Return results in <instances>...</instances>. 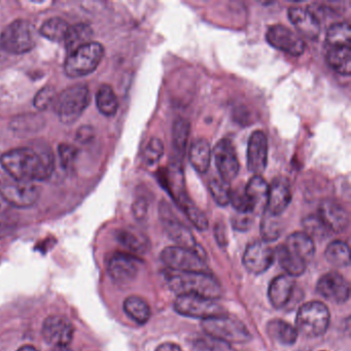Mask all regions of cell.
<instances>
[{
  "label": "cell",
  "instance_id": "cell-18",
  "mask_svg": "<svg viewBox=\"0 0 351 351\" xmlns=\"http://www.w3.org/2000/svg\"><path fill=\"white\" fill-rule=\"evenodd\" d=\"M293 198L291 186L289 180L283 176L274 178L269 186L268 198H267L265 210L271 215L280 217L289 207Z\"/></svg>",
  "mask_w": 351,
  "mask_h": 351
},
{
  "label": "cell",
  "instance_id": "cell-32",
  "mask_svg": "<svg viewBox=\"0 0 351 351\" xmlns=\"http://www.w3.org/2000/svg\"><path fill=\"white\" fill-rule=\"evenodd\" d=\"M98 110L106 117H114L119 110V99L110 85H102L96 94Z\"/></svg>",
  "mask_w": 351,
  "mask_h": 351
},
{
  "label": "cell",
  "instance_id": "cell-17",
  "mask_svg": "<svg viewBox=\"0 0 351 351\" xmlns=\"http://www.w3.org/2000/svg\"><path fill=\"white\" fill-rule=\"evenodd\" d=\"M275 252L267 242L258 240L248 244L243 254V264L252 274L266 272L274 262Z\"/></svg>",
  "mask_w": 351,
  "mask_h": 351
},
{
  "label": "cell",
  "instance_id": "cell-39",
  "mask_svg": "<svg viewBox=\"0 0 351 351\" xmlns=\"http://www.w3.org/2000/svg\"><path fill=\"white\" fill-rule=\"evenodd\" d=\"M164 155V145L159 138L151 139L149 145L145 147V154H143V160L147 166H154L161 160Z\"/></svg>",
  "mask_w": 351,
  "mask_h": 351
},
{
  "label": "cell",
  "instance_id": "cell-43",
  "mask_svg": "<svg viewBox=\"0 0 351 351\" xmlns=\"http://www.w3.org/2000/svg\"><path fill=\"white\" fill-rule=\"evenodd\" d=\"M59 158L60 164L64 169H69L75 163L77 157V147L69 143H61L58 147Z\"/></svg>",
  "mask_w": 351,
  "mask_h": 351
},
{
  "label": "cell",
  "instance_id": "cell-44",
  "mask_svg": "<svg viewBox=\"0 0 351 351\" xmlns=\"http://www.w3.org/2000/svg\"><path fill=\"white\" fill-rule=\"evenodd\" d=\"M252 223H254L252 215H248V213H237V215H235L232 219V225H233L234 229L241 232L247 231Z\"/></svg>",
  "mask_w": 351,
  "mask_h": 351
},
{
  "label": "cell",
  "instance_id": "cell-1",
  "mask_svg": "<svg viewBox=\"0 0 351 351\" xmlns=\"http://www.w3.org/2000/svg\"><path fill=\"white\" fill-rule=\"evenodd\" d=\"M0 163L10 178L17 182L48 180L55 168L54 156L47 149H11L0 157Z\"/></svg>",
  "mask_w": 351,
  "mask_h": 351
},
{
  "label": "cell",
  "instance_id": "cell-40",
  "mask_svg": "<svg viewBox=\"0 0 351 351\" xmlns=\"http://www.w3.org/2000/svg\"><path fill=\"white\" fill-rule=\"evenodd\" d=\"M230 203H232L238 213L252 215L254 213V207H252L250 201L248 200L247 196L244 192V189H242V190H232Z\"/></svg>",
  "mask_w": 351,
  "mask_h": 351
},
{
  "label": "cell",
  "instance_id": "cell-33",
  "mask_svg": "<svg viewBox=\"0 0 351 351\" xmlns=\"http://www.w3.org/2000/svg\"><path fill=\"white\" fill-rule=\"evenodd\" d=\"M275 256H277L279 264H280L283 270L289 276H300V275L305 272L307 264L304 261H302L301 258H297V256L291 254V252H287L285 246H279L277 248V252H275Z\"/></svg>",
  "mask_w": 351,
  "mask_h": 351
},
{
  "label": "cell",
  "instance_id": "cell-14",
  "mask_svg": "<svg viewBox=\"0 0 351 351\" xmlns=\"http://www.w3.org/2000/svg\"><path fill=\"white\" fill-rule=\"evenodd\" d=\"M141 261L127 252H116L108 261V271L110 278L118 285H129L136 278Z\"/></svg>",
  "mask_w": 351,
  "mask_h": 351
},
{
  "label": "cell",
  "instance_id": "cell-29",
  "mask_svg": "<svg viewBox=\"0 0 351 351\" xmlns=\"http://www.w3.org/2000/svg\"><path fill=\"white\" fill-rule=\"evenodd\" d=\"M117 239L127 250L135 254H145L149 250V241L145 235L133 230H119Z\"/></svg>",
  "mask_w": 351,
  "mask_h": 351
},
{
  "label": "cell",
  "instance_id": "cell-23",
  "mask_svg": "<svg viewBox=\"0 0 351 351\" xmlns=\"http://www.w3.org/2000/svg\"><path fill=\"white\" fill-rule=\"evenodd\" d=\"M287 252L308 264L315 254V244L313 239L305 232L291 234L283 244Z\"/></svg>",
  "mask_w": 351,
  "mask_h": 351
},
{
  "label": "cell",
  "instance_id": "cell-37",
  "mask_svg": "<svg viewBox=\"0 0 351 351\" xmlns=\"http://www.w3.org/2000/svg\"><path fill=\"white\" fill-rule=\"evenodd\" d=\"M190 134V123L184 119H178L172 128V145L176 156L182 159L186 153V143Z\"/></svg>",
  "mask_w": 351,
  "mask_h": 351
},
{
  "label": "cell",
  "instance_id": "cell-34",
  "mask_svg": "<svg viewBox=\"0 0 351 351\" xmlns=\"http://www.w3.org/2000/svg\"><path fill=\"white\" fill-rule=\"evenodd\" d=\"M324 256L335 267H348L350 264L348 245L341 240L330 242L326 248Z\"/></svg>",
  "mask_w": 351,
  "mask_h": 351
},
{
  "label": "cell",
  "instance_id": "cell-11",
  "mask_svg": "<svg viewBox=\"0 0 351 351\" xmlns=\"http://www.w3.org/2000/svg\"><path fill=\"white\" fill-rule=\"evenodd\" d=\"M0 195L12 206L26 208L38 202L40 191L34 182L7 180L0 188Z\"/></svg>",
  "mask_w": 351,
  "mask_h": 351
},
{
  "label": "cell",
  "instance_id": "cell-27",
  "mask_svg": "<svg viewBox=\"0 0 351 351\" xmlns=\"http://www.w3.org/2000/svg\"><path fill=\"white\" fill-rule=\"evenodd\" d=\"M326 61L332 71L348 77L351 73V47L328 48Z\"/></svg>",
  "mask_w": 351,
  "mask_h": 351
},
{
  "label": "cell",
  "instance_id": "cell-2",
  "mask_svg": "<svg viewBox=\"0 0 351 351\" xmlns=\"http://www.w3.org/2000/svg\"><path fill=\"white\" fill-rule=\"evenodd\" d=\"M166 279L178 295H194L217 301L223 295L219 280L208 273L173 271L166 274Z\"/></svg>",
  "mask_w": 351,
  "mask_h": 351
},
{
  "label": "cell",
  "instance_id": "cell-45",
  "mask_svg": "<svg viewBox=\"0 0 351 351\" xmlns=\"http://www.w3.org/2000/svg\"><path fill=\"white\" fill-rule=\"evenodd\" d=\"M133 209H134V215L135 217L138 219H143L147 215V204L143 199H139L135 202L134 206H133Z\"/></svg>",
  "mask_w": 351,
  "mask_h": 351
},
{
  "label": "cell",
  "instance_id": "cell-21",
  "mask_svg": "<svg viewBox=\"0 0 351 351\" xmlns=\"http://www.w3.org/2000/svg\"><path fill=\"white\" fill-rule=\"evenodd\" d=\"M289 19L304 38L315 40L319 36L320 22L309 10L301 7L289 8Z\"/></svg>",
  "mask_w": 351,
  "mask_h": 351
},
{
  "label": "cell",
  "instance_id": "cell-47",
  "mask_svg": "<svg viewBox=\"0 0 351 351\" xmlns=\"http://www.w3.org/2000/svg\"><path fill=\"white\" fill-rule=\"evenodd\" d=\"M18 351H38L36 347L32 346V345H24L21 348L18 349Z\"/></svg>",
  "mask_w": 351,
  "mask_h": 351
},
{
  "label": "cell",
  "instance_id": "cell-22",
  "mask_svg": "<svg viewBox=\"0 0 351 351\" xmlns=\"http://www.w3.org/2000/svg\"><path fill=\"white\" fill-rule=\"evenodd\" d=\"M295 289V280L287 274L279 275L271 281L268 289L269 300L273 307L282 309L291 302Z\"/></svg>",
  "mask_w": 351,
  "mask_h": 351
},
{
  "label": "cell",
  "instance_id": "cell-13",
  "mask_svg": "<svg viewBox=\"0 0 351 351\" xmlns=\"http://www.w3.org/2000/svg\"><path fill=\"white\" fill-rule=\"evenodd\" d=\"M43 337L48 344L64 348L71 344L75 335V328L64 316H49L43 326Z\"/></svg>",
  "mask_w": 351,
  "mask_h": 351
},
{
  "label": "cell",
  "instance_id": "cell-28",
  "mask_svg": "<svg viewBox=\"0 0 351 351\" xmlns=\"http://www.w3.org/2000/svg\"><path fill=\"white\" fill-rule=\"evenodd\" d=\"M93 38V29L88 24L79 23L69 26L65 36V47L69 53L89 44Z\"/></svg>",
  "mask_w": 351,
  "mask_h": 351
},
{
  "label": "cell",
  "instance_id": "cell-4",
  "mask_svg": "<svg viewBox=\"0 0 351 351\" xmlns=\"http://www.w3.org/2000/svg\"><path fill=\"white\" fill-rule=\"evenodd\" d=\"M38 32L32 22L18 19L12 22L0 34V47L10 54L21 55L34 50Z\"/></svg>",
  "mask_w": 351,
  "mask_h": 351
},
{
  "label": "cell",
  "instance_id": "cell-31",
  "mask_svg": "<svg viewBox=\"0 0 351 351\" xmlns=\"http://www.w3.org/2000/svg\"><path fill=\"white\" fill-rule=\"evenodd\" d=\"M328 48L351 47L350 25L347 22H336L328 28L326 36Z\"/></svg>",
  "mask_w": 351,
  "mask_h": 351
},
{
  "label": "cell",
  "instance_id": "cell-5",
  "mask_svg": "<svg viewBox=\"0 0 351 351\" xmlns=\"http://www.w3.org/2000/svg\"><path fill=\"white\" fill-rule=\"evenodd\" d=\"M202 328L209 337L219 342L241 344L252 340V335L245 324L228 314L202 320Z\"/></svg>",
  "mask_w": 351,
  "mask_h": 351
},
{
  "label": "cell",
  "instance_id": "cell-46",
  "mask_svg": "<svg viewBox=\"0 0 351 351\" xmlns=\"http://www.w3.org/2000/svg\"><path fill=\"white\" fill-rule=\"evenodd\" d=\"M156 351H182V348L178 346V344H174V343H164V344L160 345Z\"/></svg>",
  "mask_w": 351,
  "mask_h": 351
},
{
  "label": "cell",
  "instance_id": "cell-38",
  "mask_svg": "<svg viewBox=\"0 0 351 351\" xmlns=\"http://www.w3.org/2000/svg\"><path fill=\"white\" fill-rule=\"evenodd\" d=\"M209 191L217 205L225 207L229 204L232 190L230 184L226 182L225 180L221 178H213L209 182Z\"/></svg>",
  "mask_w": 351,
  "mask_h": 351
},
{
  "label": "cell",
  "instance_id": "cell-25",
  "mask_svg": "<svg viewBox=\"0 0 351 351\" xmlns=\"http://www.w3.org/2000/svg\"><path fill=\"white\" fill-rule=\"evenodd\" d=\"M248 200L252 203L254 211L258 208L265 210L268 198L269 184L262 176H254L244 188Z\"/></svg>",
  "mask_w": 351,
  "mask_h": 351
},
{
  "label": "cell",
  "instance_id": "cell-19",
  "mask_svg": "<svg viewBox=\"0 0 351 351\" xmlns=\"http://www.w3.org/2000/svg\"><path fill=\"white\" fill-rule=\"evenodd\" d=\"M268 163V139L263 131H254L247 145V168L254 176H262Z\"/></svg>",
  "mask_w": 351,
  "mask_h": 351
},
{
  "label": "cell",
  "instance_id": "cell-24",
  "mask_svg": "<svg viewBox=\"0 0 351 351\" xmlns=\"http://www.w3.org/2000/svg\"><path fill=\"white\" fill-rule=\"evenodd\" d=\"M211 155L213 152L208 141L206 139H197L191 145L189 159L198 173L205 174L210 166Z\"/></svg>",
  "mask_w": 351,
  "mask_h": 351
},
{
  "label": "cell",
  "instance_id": "cell-15",
  "mask_svg": "<svg viewBox=\"0 0 351 351\" xmlns=\"http://www.w3.org/2000/svg\"><path fill=\"white\" fill-rule=\"evenodd\" d=\"M213 155L221 180L228 184L233 182L238 176L240 168L233 143L228 139H223L215 145Z\"/></svg>",
  "mask_w": 351,
  "mask_h": 351
},
{
  "label": "cell",
  "instance_id": "cell-8",
  "mask_svg": "<svg viewBox=\"0 0 351 351\" xmlns=\"http://www.w3.org/2000/svg\"><path fill=\"white\" fill-rule=\"evenodd\" d=\"M174 310L180 315L205 320L226 315L227 311L215 300L194 295H182L174 302Z\"/></svg>",
  "mask_w": 351,
  "mask_h": 351
},
{
  "label": "cell",
  "instance_id": "cell-20",
  "mask_svg": "<svg viewBox=\"0 0 351 351\" xmlns=\"http://www.w3.org/2000/svg\"><path fill=\"white\" fill-rule=\"evenodd\" d=\"M318 219L328 231L342 233L349 226V215L344 206L335 200H324L318 207Z\"/></svg>",
  "mask_w": 351,
  "mask_h": 351
},
{
  "label": "cell",
  "instance_id": "cell-6",
  "mask_svg": "<svg viewBox=\"0 0 351 351\" xmlns=\"http://www.w3.org/2000/svg\"><path fill=\"white\" fill-rule=\"evenodd\" d=\"M330 320V310L326 304L318 301L308 302L298 310L295 328L308 338H316L328 330Z\"/></svg>",
  "mask_w": 351,
  "mask_h": 351
},
{
  "label": "cell",
  "instance_id": "cell-10",
  "mask_svg": "<svg viewBox=\"0 0 351 351\" xmlns=\"http://www.w3.org/2000/svg\"><path fill=\"white\" fill-rule=\"evenodd\" d=\"M159 213L160 219H161L162 225H163L166 233L173 241L178 244V246L195 250V252H200V254H204L203 252H199L198 244L196 243V239L193 236L191 230L186 226H184L180 219H176L169 205L164 201L160 204Z\"/></svg>",
  "mask_w": 351,
  "mask_h": 351
},
{
  "label": "cell",
  "instance_id": "cell-9",
  "mask_svg": "<svg viewBox=\"0 0 351 351\" xmlns=\"http://www.w3.org/2000/svg\"><path fill=\"white\" fill-rule=\"evenodd\" d=\"M203 254L182 246H168L161 252V260L173 271L204 272L206 265Z\"/></svg>",
  "mask_w": 351,
  "mask_h": 351
},
{
  "label": "cell",
  "instance_id": "cell-7",
  "mask_svg": "<svg viewBox=\"0 0 351 351\" xmlns=\"http://www.w3.org/2000/svg\"><path fill=\"white\" fill-rule=\"evenodd\" d=\"M104 48L99 43L91 42L69 53L65 60L64 71L67 77L77 79L93 73L102 61Z\"/></svg>",
  "mask_w": 351,
  "mask_h": 351
},
{
  "label": "cell",
  "instance_id": "cell-3",
  "mask_svg": "<svg viewBox=\"0 0 351 351\" xmlns=\"http://www.w3.org/2000/svg\"><path fill=\"white\" fill-rule=\"evenodd\" d=\"M90 104L87 86L75 85L63 90L55 99L54 110L63 124L71 125L81 118Z\"/></svg>",
  "mask_w": 351,
  "mask_h": 351
},
{
  "label": "cell",
  "instance_id": "cell-35",
  "mask_svg": "<svg viewBox=\"0 0 351 351\" xmlns=\"http://www.w3.org/2000/svg\"><path fill=\"white\" fill-rule=\"evenodd\" d=\"M69 26L71 25L64 19L59 17L51 18L43 24L40 34L51 42H62L66 36Z\"/></svg>",
  "mask_w": 351,
  "mask_h": 351
},
{
  "label": "cell",
  "instance_id": "cell-16",
  "mask_svg": "<svg viewBox=\"0 0 351 351\" xmlns=\"http://www.w3.org/2000/svg\"><path fill=\"white\" fill-rule=\"evenodd\" d=\"M316 291L324 299L338 304L348 301L350 295L348 281L340 273L334 271L320 277L316 285Z\"/></svg>",
  "mask_w": 351,
  "mask_h": 351
},
{
  "label": "cell",
  "instance_id": "cell-12",
  "mask_svg": "<svg viewBox=\"0 0 351 351\" xmlns=\"http://www.w3.org/2000/svg\"><path fill=\"white\" fill-rule=\"evenodd\" d=\"M266 40L271 47L291 56H301L305 52L306 44L303 38L285 26L273 25L269 27Z\"/></svg>",
  "mask_w": 351,
  "mask_h": 351
},
{
  "label": "cell",
  "instance_id": "cell-42",
  "mask_svg": "<svg viewBox=\"0 0 351 351\" xmlns=\"http://www.w3.org/2000/svg\"><path fill=\"white\" fill-rule=\"evenodd\" d=\"M56 97V92H55L54 88L47 86V87L40 89L36 94L34 99V106L40 110H47L52 104H54Z\"/></svg>",
  "mask_w": 351,
  "mask_h": 351
},
{
  "label": "cell",
  "instance_id": "cell-26",
  "mask_svg": "<svg viewBox=\"0 0 351 351\" xmlns=\"http://www.w3.org/2000/svg\"><path fill=\"white\" fill-rule=\"evenodd\" d=\"M267 332L272 340L282 345H293L299 336L297 328L282 319L270 320Z\"/></svg>",
  "mask_w": 351,
  "mask_h": 351
},
{
  "label": "cell",
  "instance_id": "cell-36",
  "mask_svg": "<svg viewBox=\"0 0 351 351\" xmlns=\"http://www.w3.org/2000/svg\"><path fill=\"white\" fill-rule=\"evenodd\" d=\"M261 235L263 241L272 242L278 239L283 232V223L280 217L271 215L264 210L263 213L262 221H261Z\"/></svg>",
  "mask_w": 351,
  "mask_h": 351
},
{
  "label": "cell",
  "instance_id": "cell-48",
  "mask_svg": "<svg viewBox=\"0 0 351 351\" xmlns=\"http://www.w3.org/2000/svg\"><path fill=\"white\" fill-rule=\"evenodd\" d=\"M5 180H7V178H5V176L0 172V188L3 186V184H5Z\"/></svg>",
  "mask_w": 351,
  "mask_h": 351
},
{
  "label": "cell",
  "instance_id": "cell-30",
  "mask_svg": "<svg viewBox=\"0 0 351 351\" xmlns=\"http://www.w3.org/2000/svg\"><path fill=\"white\" fill-rule=\"evenodd\" d=\"M124 311L136 324H145L151 317L149 304L137 295H130L124 302Z\"/></svg>",
  "mask_w": 351,
  "mask_h": 351
},
{
  "label": "cell",
  "instance_id": "cell-41",
  "mask_svg": "<svg viewBox=\"0 0 351 351\" xmlns=\"http://www.w3.org/2000/svg\"><path fill=\"white\" fill-rule=\"evenodd\" d=\"M305 233L313 239L315 238H324L328 233V229L324 227L317 215H310L303 221Z\"/></svg>",
  "mask_w": 351,
  "mask_h": 351
}]
</instances>
